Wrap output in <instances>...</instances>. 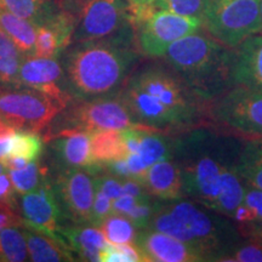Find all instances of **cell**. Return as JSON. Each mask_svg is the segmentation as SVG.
<instances>
[{
	"label": "cell",
	"mask_w": 262,
	"mask_h": 262,
	"mask_svg": "<svg viewBox=\"0 0 262 262\" xmlns=\"http://www.w3.org/2000/svg\"><path fill=\"white\" fill-rule=\"evenodd\" d=\"M75 15L58 8L37 26L35 56L57 58L73 40Z\"/></svg>",
	"instance_id": "9a60e30c"
},
{
	"label": "cell",
	"mask_w": 262,
	"mask_h": 262,
	"mask_svg": "<svg viewBox=\"0 0 262 262\" xmlns=\"http://www.w3.org/2000/svg\"><path fill=\"white\" fill-rule=\"evenodd\" d=\"M73 40L78 42L113 38L134 31L129 0H78Z\"/></svg>",
	"instance_id": "30bf717a"
},
{
	"label": "cell",
	"mask_w": 262,
	"mask_h": 262,
	"mask_svg": "<svg viewBox=\"0 0 262 262\" xmlns=\"http://www.w3.org/2000/svg\"><path fill=\"white\" fill-rule=\"evenodd\" d=\"M42 142L37 134L17 130L12 137L11 148L6 156H15L24 158L28 163L38 160L41 155Z\"/></svg>",
	"instance_id": "f546056e"
},
{
	"label": "cell",
	"mask_w": 262,
	"mask_h": 262,
	"mask_svg": "<svg viewBox=\"0 0 262 262\" xmlns=\"http://www.w3.org/2000/svg\"><path fill=\"white\" fill-rule=\"evenodd\" d=\"M45 172H47V170L39 165L38 160L29 163L27 166L22 169L8 170L10 180H11L16 192L19 194L34 191L41 185L47 183L48 181L45 178Z\"/></svg>",
	"instance_id": "f1b7e54d"
},
{
	"label": "cell",
	"mask_w": 262,
	"mask_h": 262,
	"mask_svg": "<svg viewBox=\"0 0 262 262\" xmlns=\"http://www.w3.org/2000/svg\"><path fill=\"white\" fill-rule=\"evenodd\" d=\"M120 94L137 124L166 135L176 136L209 124V103L165 62L133 72Z\"/></svg>",
	"instance_id": "7a4b0ae2"
},
{
	"label": "cell",
	"mask_w": 262,
	"mask_h": 262,
	"mask_svg": "<svg viewBox=\"0 0 262 262\" xmlns=\"http://www.w3.org/2000/svg\"><path fill=\"white\" fill-rule=\"evenodd\" d=\"M141 183L146 191L158 201L175 202L186 198L181 171L172 157L152 164L141 180Z\"/></svg>",
	"instance_id": "e0dca14e"
},
{
	"label": "cell",
	"mask_w": 262,
	"mask_h": 262,
	"mask_svg": "<svg viewBox=\"0 0 262 262\" xmlns=\"http://www.w3.org/2000/svg\"><path fill=\"white\" fill-rule=\"evenodd\" d=\"M130 22L140 54L162 58L173 41L203 27L198 17L182 16L153 4H130Z\"/></svg>",
	"instance_id": "8992f818"
},
{
	"label": "cell",
	"mask_w": 262,
	"mask_h": 262,
	"mask_svg": "<svg viewBox=\"0 0 262 262\" xmlns=\"http://www.w3.org/2000/svg\"><path fill=\"white\" fill-rule=\"evenodd\" d=\"M233 84L262 91V32L233 49Z\"/></svg>",
	"instance_id": "ac0fdd59"
},
{
	"label": "cell",
	"mask_w": 262,
	"mask_h": 262,
	"mask_svg": "<svg viewBox=\"0 0 262 262\" xmlns=\"http://www.w3.org/2000/svg\"><path fill=\"white\" fill-rule=\"evenodd\" d=\"M63 72L56 58L26 57L19 68L17 85L41 91L67 106L70 96L57 84Z\"/></svg>",
	"instance_id": "2e32d148"
},
{
	"label": "cell",
	"mask_w": 262,
	"mask_h": 262,
	"mask_svg": "<svg viewBox=\"0 0 262 262\" xmlns=\"http://www.w3.org/2000/svg\"><path fill=\"white\" fill-rule=\"evenodd\" d=\"M113 212L112 199L108 198L102 192L95 191V199L93 205V212H91L90 225L100 227L104 219Z\"/></svg>",
	"instance_id": "e575fe53"
},
{
	"label": "cell",
	"mask_w": 262,
	"mask_h": 262,
	"mask_svg": "<svg viewBox=\"0 0 262 262\" xmlns=\"http://www.w3.org/2000/svg\"><path fill=\"white\" fill-rule=\"evenodd\" d=\"M27 57L0 29V84L18 86V72Z\"/></svg>",
	"instance_id": "484cf974"
},
{
	"label": "cell",
	"mask_w": 262,
	"mask_h": 262,
	"mask_svg": "<svg viewBox=\"0 0 262 262\" xmlns=\"http://www.w3.org/2000/svg\"><path fill=\"white\" fill-rule=\"evenodd\" d=\"M0 8L38 26L56 11L58 5L56 0H0Z\"/></svg>",
	"instance_id": "d4e9b609"
},
{
	"label": "cell",
	"mask_w": 262,
	"mask_h": 262,
	"mask_svg": "<svg viewBox=\"0 0 262 262\" xmlns=\"http://www.w3.org/2000/svg\"><path fill=\"white\" fill-rule=\"evenodd\" d=\"M130 4H153L155 0H129Z\"/></svg>",
	"instance_id": "60d3db41"
},
{
	"label": "cell",
	"mask_w": 262,
	"mask_h": 262,
	"mask_svg": "<svg viewBox=\"0 0 262 262\" xmlns=\"http://www.w3.org/2000/svg\"><path fill=\"white\" fill-rule=\"evenodd\" d=\"M166 208L185 227V243L202 255L204 261H221L243 237L231 217L206 208L192 199L169 202Z\"/></svg>",
	"instance_id": "5b68a950"
},
{
	"label": "cell",
	"mask_w": 262,
	"mask_h": 262,
	"mask_svg": "<svg viewBox=\"0 0 262 262\" xmlns=\"http://www.w3.org/2000/svg\"><path fill=\"white\" fill-rule=\"evenodd\" d=\"M203 28L227 48L234 49L261 32L260 0H206Z\"/></svg>",
	"instance_id": "ba28073f"
},
{
	"label": "cell",
	"mask_w": 262,
	"mask_h": 262,
	"mask_svg": "<svg viewBox=\"0 0 262 262\" xmlns=\"http://www.w3.org/2000/svg\"><path fill=\"white\" fill-rule=\"evenodd\" d=\"M21 225H25L24 217L18 215L16 209L8 208V206H0V229Z\"/></svg>",
	"instance_id": "74e56055"
},
{
	"label": "cell",
	"mask_w": 262,
	"mask_h": 262,
	"mask_svg": "<svg viewBox=\"0 0 262 262\" xmlns=\"http://www.w3.org/2000/svg\"><path fill=\"white\" fill-rule=\"evenodd\" d=\"M95 173L89 168H68L57 180L60 196L67 214L75 224H89L95 199Z\"/></svg>",
	"instance_id": "7c38bea8"
},
{
	"label": "cell",
	"mask_w": 262,
	"mask_h": 262,
	"mask_svg": "<svg viewBox=\"0 0 262 262\" xmlns=\"http://www.w3.org/2000/svg\"><path fill=\"white\" fill-rule=\"evenodd\" d=\"M243 141L210 124L173 136L172 158L179 164L186 198L232 217L245 192L237 169Z\"/></svg>",
	"instance_id": "6da1fadb"
},
{
	"label": "cell",
	"mask_w": 262,
	"mask_h": 262,
	"mask_svg": "<svg viewBox=\"0 0 262 262\" xmlns=\"http://www.w3.org/2000/svg\"><path fill=\"white\" fill-rule=\"evenodd\" d=\"M5 166L4 165H3V163L2 162H0V173H2V172H4L5 171Z\"/></svg>",
	"instance_id": "b9f144b4"
},
{
	"label": "cell",
	"mask_w": 262,
	"mask_h": 262,
	"mask_svg": "<svg viewBox=\"0 0 262 262\" xmlns=\"http://www.w3.org/2000/svg\"><path fill=\"white\" fill-rule=\"evenodd\" d=\"M0 29L27 57L35 56L37 26L0 8Z\"/></svg>",
	"instance_id": "7402d4cb"
},
{
	"label": "cell",
	"mask_w": 262,
	"mask_h": 262,
	"mask_svg": "<svg viewBox=\"0 0 262 262\" xmlns=\"http://www.w3.org/2000/svg\"><path fill=\"white\" fill-rule=\"evenodd\" d=\"M135 244L147 262H199L204 261L188 244L153 228L140 229Z\"/></svg>",
	"instance_id": "5bb4252c"
},
{
	"label": "cell",
	"mask_w": 262,
	"mask_h": 262,
	"mask_svg": "<svg viewBox=\"0 0 262 262\" xmlns=\"http://www.w3.org/2000/svg\"><path fill=\"white\" fill-rule=\"evenodd\" d=\"M54 147L68 168H91L96 165L91 153V133L81 129L61 130L54 137Z\"/></svg>",
	"instance_id": "d6986e66"
},
{
	"label": "cell",
	"mask_w": 262,
	"mask_h": 262,
	"mask_svg": "<svg viewBox=\"0 0 262 262\" xmlns=\"http://www.w3.org/2000/svg\"><path fill=\"white\" fill-rule=\"evenodd\" d=\"M26 241L29 260L34 262L74 261V256L63 239L52 238L41 232L26 227Z\"/></svg>",
	"instance_id": "44dd1931"
},
{
	"label": "cell",
	"mask_w": 262,
	"mask_h": 262,
	"mask_svg": "<svg viewBox=\"0 0 262 262\" xmlns=\"http://www.w3.org/2000/svg\"><path fill=\"white\" fill-rule=\"evenodd\" d=\"M139 54L134 31L78 42L66 60L68 81L75 96L89 100L119 91L133 73Z\"/></svg>",
	"instance_id": "3957f363"
},
{
	"label": "cell",
	"mask_w": 262,
	"mask_h": 262,
	"mask_svg": "<svg viewBox=\"0 0 262 262\" xmlns=\"http://www.w3.org/2000/svg\"><path fill=\"white\" fill-rule=\"evenodd\" d=\"M239 231L244 237L255 238L262 242V225L260 224H249V225H238Z\"/></svg>",
	"instance_id": "f35d334b"
},
{
	"label": "cell",
	"mask_w": 262,
	"mask_h": 262,
	"mask_svg": "<svg viewBox=\"0 0 262 262\" xmlns=\"http://www.w3.org/2000/svg\"><path fill=\"white\" fill-rule=\"evenodd\" d=\"M21 211L26 227L37 229L52 238L62 239L61 206L57 202V193L48 182L34 191L22 194Z\"/></svg>",
	"instance_id": "4fadbf2b"
},
{
	"label": "cell",
	"mask_w": 262,
	"mask_h": 262,
	"mask_svg": "<svg viewBox=\"0 0 262 262\" xmlns=\"http://www.w3.org/2000/svg\"><path fill=\"white\" fill-rule=\"evenodd\" d=\"M243 204L253 212L255 224L262 225V191L245 185Z\"/></svg>",
	"instance_id": "d590c367"
},
{
	"label": "cell",
	"mask_w": 262,
	"mask_h": 262,
	"mask_svg": "<svg viewBox=\"0 0 262 262\" xmlns=\"http://www.w3.org/2000/svg\"><path fill=\"white\" fill-rule=\"evenodd\" d=\"M66 108V104L27 86L0 85V120L16 130L38 134Z\"/></svg>",
	"instance_id": "9c48e42d"
},
{
	"label": "cell",
	"mask_w": 262,
	"mask_h": 262,
	"mask_svg": "<svg viewBox=\"0 0 262 262\" xmlns=\"http://www.w3.org/2000/svg\"><path fill=\"white\" fill-rule=\"evenodd\" d=\"M60 235L68 248L85 261H100L101 250L108 242L100 227L86 226V224H75L68 228L62 227Z\"/></svg>",
	"instance_id": "ffe728a7"
},
{
	"label": "cell",
	"mask_w": 262,
	"mask_h": 262,
	"mask_svg": "<svg viewBox=\"0 0 262 262\" xmlns=\"http://www.w3.org/2000/svg\"><path fill=\"white\" fill-rule=\"evenodd\" d=\"M91 153L96 164L112 163L127 156L120 130H101L91 133Z\"/></svg>",
	"instance_id": "cb8c5ba5"
},
{
	"label": "cell",
	"mask_w": 262,
	"mask_h": 262,
	"mask_svg": "<svg viewBox=\"0 0 262 262\" xmlns=\"http://www.w3.org/2000/svg\"><path fill=\"white\" fill-rule=\"evenodd\" d=\"M104 237L112 244L135 243L137 232L135 225L125 215L112 212L100 225Z\"/></svg>",
	"instance_id": "83f0119b"
},
{
	"label": "cell",
	"mask_w": 262,
	"mask_h": 262,
	"mask_svg": "<svg viewBox=\"0 0 262 262\" xmlns=\"http://www.w3.org/2000/svg\"><path fill=\"white\" fill-rule=\"evenodd\" d=\"M101 262H141L143 260L142 254L135 243L112 244L107 242L100 253Z\"/></svg>",
	"instance_id": "4dcf8cb0"
},
{
	"label": "cell",
	"mask_w": 262,
	"mask_h": 262,
	"mask_svg": "<svg viewBox=\"0 0 262 262\" xmlns=\"http://www.w3.org/2000/svg\"><path fill=\"white\" fill-rule=\"evenodd\" d=\"M28 257L27 241H26L25 229L6 227L0 229V261L21 262Z\"/></svg>",
	"instance_id": "4316f807"
},
{
	"label": "cell",
	"mask_w": 262,
	"mask_h": 262,
	"mask_svg": "<svg viewBox=\"0 0 262 262\" xmlns=\"http://www.w3.org/2000/svg\"><path fill=\"white\" fill-rule=\"evenodd\" d=\"M152 198L153 196L150 194L141 196V198L136 201L135 205H134L125 214L126 217L135 225L136 228H148L153 215L156 214V211L158 210L159 206L162 205L160 203L153 201Z\"/></svg>",
	"instance_id": "1f68e13d"
},
{
	"label": "cell",
	"mask_w": 262,
	"mask_h": 262,
	"mask_svg": "<svg viewBox=\"0 0 262 262\" xmlns=\"http://www.w3.org/2000/svg\"><path fill=\"white\" fill-rule=\"evenodd\" d=\"M233 49L204 28L173 41L162 60L199 97L210 102L233 84Z\"/></svg>",
	"instance_id": "277c9868"
},
{
	"label": "cell",
	"mask_w": 262,
	"mask_h": 262,
	"mask_svg": "<svg viewBox=\"0 0 262 262\" xmlns=\"http://www.w3.org/2000/svg\"><path fill=\"white\" fill-rule=\"evenodd\" d=\"M237 169L245 185L262 191V139H244Z\"/></svg>",
	"instance_id": "603a6c76"
},
{
	"label": "cell",
	"mask_w": 262,
	"mask_h": 262,
	"mask_svg": "<svg viewBox=\"0 0 262 262\" xmlns=\"http://www.w3.org/2000/svg\"><path fill=\"white\" fill-rule=\"evenodd\" d=\"M12 137H14V135H0V160L10 152Z\"/></svg>",
	"instance_id": "ab89813d"
},
{
	"label": "cell",
	"mask_w": 262,
	"mask_h": 262,
	"mask_svg": "<svg viewBox=\"0 0 262 262\" xmlns=\"http://www.w3.org/2000/svg\"><path fill=\"white\" fill-rule=\"evenodd\" d=\"M16 189L12 185L8 172L0 173V204L9 206V208H17L16 201Z\"/></svg>",
	"instance_id": "8d00e7d4"
},
{
	"label": "cell",
	"mask_w": 262,
	"mask_h": 262,
	"mask_svg": "<svg viewBox=\"0 0 262 262\" xmlns=\"http://www.w3.org/2000/svg\"><path fill=\"white\" fill-rule=\"evenodd\" d=\"M64 123L70 127L89 133L124 130L140 125L131 114L120 90L106 96L80 100L66 114Z\"/></svg>",
	"instance_id": "8fae6325"
},
{
	"label": "cell",
	"mask_w": 262,
	"mask_h": 262,
	"mask_svg": "<svg viewBox=\"0 0 262 262\" xmlns=\"http://www.w3.org/2000/svg\"><path fill=\"white\" fill-rule=\"evenodd\" d=\"M208 118L242 139H262V91L234 85L209 102Z\"/></svg>",
	"instance_id": "52a82bcc"
},
{
	"label": "cell",
	"mask_w": 262,
	"mask_h": 262,
	"mask_svg": "<svg viewBox=\"0 0 262 262\" xmlns=\"http://www.w3.org/2000/svg\"><path fill=\"white\" fill-rule=\"evenodd\" d=\"M260 8H261V22H262V0H260ZM261 32H262V27H261Z\"/></svg>",
	"instance_id": "7bdbcfd3"
},
{
	"label": "cell",
	"mask_w": 262,
	"mask_h": 262,
	"mask_svg": "<svg viewBox=\"0 0 262 262\" xmlns=\"http://www.w3.org/2000/svg\"><path fill=\"white\" fill-rule=\"evenodd\" d=\"M206 0H155L153 5L162 10L202 19Z\"/></svg>",
	"instance_id": "836d02e7"
},
{
	"label": "cell",
	"mask_w": 262,
	"mask_h": 262,
	"mask_svg": "<svg viewBox=\"0 0 262 262\" xmlns=\"http://www.w3.org/2000/svg\"><path fill=\"white\" fill-rule=\"evenodd\" d=\"M222 262H262V242L248 237V241L241 242L232 249Z\"/></svg>",
	"instance_id": "d6a6232c"
}]
</instances>
